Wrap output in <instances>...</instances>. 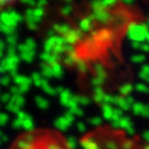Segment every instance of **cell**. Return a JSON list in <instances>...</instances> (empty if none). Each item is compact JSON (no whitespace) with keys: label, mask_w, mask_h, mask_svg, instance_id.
<instances>
[{"label":"cell","mask_w":149,"mask_h":149,"mask_svg":"<svg viewBox=\"0 0 149 149\" xmlns=\"http://www.w3.org/2000/svg\"><path fill=\"white\" fill-rule=\"evenodd\" d=\"M9 149H73L62 134L51 128H37L20 134Z\"/></svg>","instance_id":"1"},{"label":"cell","mask_w":149,"mask_h":149,"mask_svg":"<svg viewBox=\"0 0 149 149\" xmlns=\"http://www.w3.org/2000/svg\"><path fill=\"white\" fill-rule=\"evenodd\" d=\"M83 149H145L138 143L125 137L122 132L108 127H98L81 139Z\"/></svg>","instance_id":"2"},{"label":"cell","mask_w":149,"mask_h":149,"mask_svg":"<svg viewBox=\"0 0 149 149\" xmlns=\"http://www.w3.org/2000/svg\"><path fill=\"white\" fill-rule=\"evenodd\" d=\"M15 5L13 2H11V1H0V12L5 9L6 7H8V6H12Z\"/></svg>","instance_id":"3"}]
</instances>
